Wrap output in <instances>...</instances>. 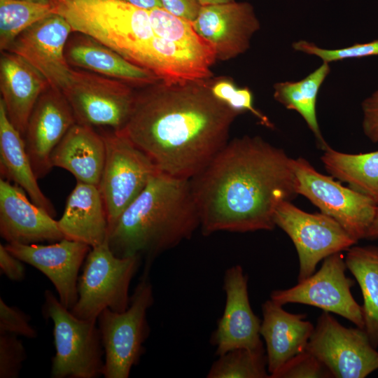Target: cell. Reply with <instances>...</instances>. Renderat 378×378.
Here are the masks:
<instances>
[{
	"instance_id": "obj_22",
	"label": "cell",
	"mask_w": 378,
	"mask_h": 378,
	"mask_svg": "<svg viewBox=\"0 0 378 378\" xmlns=\"http://www.w3.org/2000/svg\"><path fill=\"white\" fill-rule=\"evenodd\" d=\"M49 86L42 74L21 57L1 52L0 99L8 119L22 136L37 100Z\"/></svg>"
},
{
	"instance_id": "obj_21",
	"label": "cell",
	"mask_w": 378,
	"mask_h": 378,
	"mask_svg": "<svg viewBox=\"0 0 378 378\" xmlns=\"http://www.w3.org/2000/svg\"><path fill=\"white\" fill-rule=\"evenodd\" d=\"M65 47L71 67L118 80L133 88H144L161 79L152 71L137 66L118 52L87 35L74 32Z\"/></svg>"
},
{
	"instance_id": "obj_7",
	"label": "cell",
	"mask_w": 378,
	"mask_h": 378,
	"mask_svg": "<svg viewBox=\"0 0 378 378\" xmlns=\"http://www.w3.org/2000/svg\"><path fill=\"white\" fill-rule=\"evenodd\" d=\"M141 260L138 255H115L107 240L91 248L78 277V299L71 312L82 319L97 320L106 309L126 310L130 302V282Z\"/></svg>"
},
{
	"instance_id": "obj_18",
	"label": "cell",
	"mask_w": 378,
	"mask_h": 378,
	"mask_svg": "<svg viewBox=\"0 0 378 378\" xmlns=\"http://www.w3.org/2000/svg\"><path fill=\"white\" fill-rule=\"evenodd\" d=\"M5 246L49 279L65 307L70 310L74 307L78 299V272L91 249L90 246L64 238L48 245L7 243Z\"/></svg>"
},
{
	"instance_id": "obj_42",
	"label": "cell",
	"mask_w": 378,
	"mask_h": 378,
	"mask_svg": "<svg viewBox=\"0 0 378 378\" xmlns=\"http://www.w3.org/2000/svg\"><path fill=\"white\" fill-rule=\"evenodd\" d=\"M201 6L231 2L235 0H197Z\"/></svg>"
},
{
	"instance_id": "obj_39",
	"label": "cell",
	"mask_w": 378,
	"mask_h": 378,
	"mask_svg": "<svg viewBox=\"0 0 378 378\" xmlns=\"http://www.w3.org/2000/svg\"><path fill=\"white\" fill-rule=\"evenodd\" d=\"M22 260L0 244V268L1 272L12 281H21L24 277V267Z\"/></svg>"
},
{
	"instance_id": "obj_13",
	"label": "cell",
	"mask_w": 378,
	"mask_h": 378,
	"mask_svg": "<svg viewBox=\"0 0 378 378\" xmlns=\"http://www.w3.org/2000/svg\"><path fill=\"white\" fill-rule=\"evenodd\" d=\"M347 270L341 252L323 259L320 269L288 289L272 291L270 299L284 305L300 303L320 308L349 320L363 329L361 306L354 298L351 288L354 280L346 276Z\"/></svg>"
},
{
	"instance_id": "obj_24",
	"label": "cell",
	"mask_w": 378,
	"mask_h": 378,
	"mask_svg": "<svg viewBox=\"0 0 378 378\" xmlns=\"http://www.w3.org/2000/svg\"><path fill=\"white\" fill-rule=\"evenodd\" d=\"M106 158V146L93 127L75 123L51 155L52 167L71 173L76 181L97 186Z\"/></svg>"
},
{
	"instance_id": "obj_5",
	"label": "cell",
	"mask_w": 378,
	"mask_h": 378,
	"mask_svg": "<svg viewBox=\"0 0 378 378\" xmlns=\"http://www.w3.org/2000/svg\"><path fill=\"white\" fill-rule=\"evenodd\" d=\"M43 314L53 323L55 354L52 378H96L102 375L104 351L97 320L82 319L50 290L45 292Z\"/></svg>"
},
{
	"instance_id": "obj_26",
	"label": "cell",
	"mask_w": 378,
	"mask_h": 378,
	"mask_svg": "<svg viewBox=\"0 0 378 378\" xmlns=\"http://www.w3.org/2000/svg\"><path fill=\"white\" fill-rule=\"evenodd\" d=\"M347 270L358 282L363 296L361 306L366 332L378 347V246H352L344 258Z\"/></svg>"
},
{
	"instance_id": "obj_9",
	"label": "cell",
	"mask_w": 378,
	"mask_h": 378,
	"mask_svg": "<svg viewBox=\"0 0 378 378\" xmlns=\"http://www.w3.org/2000/svg\"><path fill=\"white\" fill-rule=\"evenodd\" d=\"M62 91L76 123L114 130H122L127 122L136 93L124 82L76 68Z\"/></svg>"
},
{
	"instance_id": "obj_8",
	"label": "cell",
	"mask_w": 378,
	"mask_h": 378,
	"mask_svg": "<svg viewBox=\"0 0 378 378\" xmlns=\"http://www.w3.org/2000/svg\"><path fill=\"white\" fill-rule=\"evenodd\" d=\"M106 158L98 185L106 209L108 232L123 211L159 171L150 158L122 130H102Z\"/></svg>"
},
{
	"instance_id": "obj_17",
	"label": "cell",
	"mask_w": 378,
	"mask_h": 378,
	"mask_svg": "<svg viewBox=\"0 0 378 378\" xmlns=\"http://www.w3.org/2000/svg\"><path fill=\"white\" fill-rule=\"evenodd\" d=\"M75 123L74 113L62 91L49 86L37 100L23 135L38 179L52 169L51 155Z\"/></svg>"
},
{
	"instance_id": "obj_14",
	"label": "cell",
	"mask_w": 378,
	"mask_h": 378,
	"mask_svg": "<svg viewBox=\"0 0 378 378\" xmlns=\"http://www.w3.org/2000/svg\"><path fill=\"white\" fill-rule=\"evenodd\" d=\"M71 33L69 22L53 13L21 33L6 51L21 57L42 74L51 88L62 90L72 71L64 53Z\"/></svg>"
},
{
	"instance_id": "obj_27",
	"label": "cell",
	"mask_w": 378,
	"mask_h": 378,
	"mask_svg": "<svg viewBox=\"0 0 378 378\" xmlns=\"http://www.w3.org/2000/svg\"><path fill=\"white\" fill-rule=\"evenodd\" d=\"M330 72V63L323 62L320 66L302 80L279 82L274 85V99L287 109L297 111L303 118L323 150L329 146L319 127L316 105L319 90Z\"/></svg>"
},
{
	"instance_id": "obj_29",
	"label": "cell",
	"mask_w": 378,
	"mask_h": 378,
	"mask_svg": "<svg viewBox=\"0 0 378 378\" xmlns=\"http://www.w3.org/2000/svg\"><path fill=\"white\" fill-rule=\"evenodd\" d=\"M55 13L52 2L0 0V50L6 51L27 29Z\"/></svg>"
},
{
	"instance_id": "obj_19",
	"label": "cell",
	"mask_w": 378,
	"mask_h": 378,
	"mask_svg": "<svg viewBox=\"0 0 378 378\" xmlns=\"http://www.w3.org/2000/svg\"><path fill=\"white\" fill-rule=\"evenodd\" d=\"M16 184L0 178V234L7 243L56 242L64 239L57 220L29 200Z\"/></svg>"
},
{
	"instance_id": "obj_23",
	"label": "cell",
	"mask_w": 378,
	"mask_h": 378,
	"mask_svg": "<svg viewBox=\"0 0 378 378\" xmlns=\"http://www.w3.org/2000/svg\"><path fill=\"white\" fill-rule=\"evenodd\" d=\"M57 223L66 239L91 248L104 243L108 238V223L99 187L77 181Z\"/></svg>"
},
{
	"instance_id": "obj_30",
	"label": "cell",
	"mask_w": 378,
	"mask_h": 378,
	"mask_svg": "<svg viewBox=\"0 0 378 378\" xmlns=\"http://www.w3.org/2000/svg\"><path fill=\"white\" fill-rule=\"evenodd\" d=\"M148 13L157 36L217 61L213 47L196 32L192 22L174 15L163 8H154Z\"/></svg>"
},
{
	"instance_id": "obj_41",
	"label": "cell",
	"mask_w": 378,
	"mask_h": 378,
	"mask_svg": "<svg viewBox=\"0 0 378 378\" xmlns=\"http://www.w3.org/2000/svg\"><path fill=\"white\" fill-rule=\"evenodd\" d=\"M365 239L368 240L378 239V205L373 222L368 230Z\"/></svg>"
},
{
	"instance_id": "obj_35",
	"label": "cell",
	"mask_w": 378,
	"mask_h": 378,
	"mask_svg": "<svg viewBox=\"0 0 378 378\" xmlns=\"http://www.w3.org/2000/svg\"><path fill=\"white\" fill-rule=\"evenodd\" d=\"M26 351L18 335L0 333V378H17L24 360Z\"/></svg>"
},
{
	"instance_id": "obj_36",
	"label": "cell",
	"mask_w": 378,
	"mask_h": 378,
	"mask_svg": "<svg viewBox=\"0 0 378 378\" xmlns=\"http://www.w3.org/2000/svg\"><path fill=\"white\" fill-rule=\"evenodd\" d=\"M30 317L20 309L7 304L0 298V333H9L32 339L37 337L30 325Z\"/></svg>"
},
{
	"instance_id": "obj_32",
	"label": "cell",
	"mask_w": 378,
	"mask_h": 378,
	"mask_svg": "<svg viewBox=\"0 0 378 378\" xmlns=\"http://www.w3.org/2000/svg\"><path fill=\"white\" fill-rule=\"evenodd\" d=\"M211 90L217 99L239 113L251 112L262 125L274 127L269 118L254 107L253 94L248 88H238L232 79L219 77L213 78Z\"/></svg>"
},
{
	"instance_id": "obj_37",
	"label": "cell",
	"mask_w": 378,
	"mask_h": 378,
	"mask_svg": "<svg viewBox=\"0 0 378 378\" xmlns=\"http://www.w3.org/2000/svg\"><path fill=\"white\" fill-rule=\"evenodd\" d=\"M362 129L372 142L378 143V87L361 104Z\"/></svg>"
},
{
	"instance_id": "obj_25",
	"label": "cell",
	"mask_w": 378,
	"mask_h": 378,
	"mask_svg": "<svg viewBox=\"0 0 378 378\" xmlns=\"http://www.w3.org/2000/svg\"><path fill=\"white\" fill-rule=\"evenodd\" d=\"M0 172L1 178L22 188L30 200L53 217L54 206L43 194L26 150L23 136L7 116L0 99Z\"/></svg>"
},
{
	"instance_id": "obj_31",
	"label": "cell",
	"mask_w": 378,
	"mask_h": 378,
	"mask_svg": "<svg viewBox=\"0 0 378 378\" xmlns=\"http://www.w3.org/2000/svg\"><path fill=\"white\" fill-rule=\"evenodd\" d=\"M208 378H270L264 347L237 349L219 356Z\"/></svg>"
},
{
	"instance_id": "obj_20",
	"label": "cell",
	"mask_w": 378,
	"mask_h": 378,
	"mask_svg": "<svg viewBox=\"0 0 378 378\" xmlns=\"http://www.w3.org/2000/svg\"><path fill=\"white\" fill-rule=\"evenodd\" d=\"M270 299L262 304L260 333L265 340L267 370L274 374L288 360L304 351L314 326L306 314H293Z\"/></svg>"
},
{
	"instance_id": "obj_16",
	"label": "cell",
	"mask_w": 378,
	"mask_h": 378,
	"mask_svg": "<svg viewBox=\"0 0 378 378\" xmlns=\"http://www.w3.org/2000/svg\"><path fill=\"white\" fill-rule=\"evenodd\" d=\"M225 304L223 314L211 338L216 354L230 351L263 346L261 320L253 312L248 293V276L239 265L226 270L223 279Z\"/></svg>"
},
{
	"instance_id": "obj_33",
	"label": "cell",
	"mask_w": 378,
	"mask_h": 378,
	"mask_svg": "<svg viewBox=\"0 0 378 378\" xmlns=\"http://www.w3.org/2000/svg\"><path fill=\"white\" fill-rule=\"evenodd\" d=\"M293 48L298 52L314 55L323 62L330 63L346 59H359L378 55V39L367 43H356L352 46L335 49H326L313 42L300 40L292 44Z\"/></svg>"
},
{
	"instance_id": "obj_6",
	"label": "cell",
	"mask_w": 378,
	"mask_h": 378,
	"mask_svg": "<svg viewBox=\"0 0 378 378\" xmlns=\"http://www.w3.org/2000/svg\"><path fill=\"white\" fill-rule=\"evenodd\" d=\"M154 303L149 274L142 273L128 308L122 312L106 309L97 318L104 351L102 375L127 378L144 353L149 335L147 312Z\"/></svg>"
},
{
	"instance_id": "obj_38",
	"label": "cell",
	"mask_w": 378,
	"mask_h": 378,
	"mask_svg": "<svg viewBox=\"0 0 378 378\" xmlns=\"http://www.w3.org/2000/svg\"><path fill=\"white\" fill-rule=\"evenodd\" d=\"M162 7L170 13L193 22L201 8L197 0H160Z\"/></svg>"
},
{
	"instance_id": "obj_43",
	"label": "cell",
	"mask_w": 378,
	"mask_h": 378,
	"mask_svg": "<svg viewBox=\"0 0 378 378\" xmlns=\"http://www.w3.org/2000/svg\"><path fill=\"white\" fill-rule=\"evenodd\" d=\"M27 1H41V2H52L55 0H27Z\"/></svg>"
},
{
	"instance_id": "obj_11",
	"label": "cell",
	"mask_w": 378,
	"mask_h": 378,
	"mask_svg": "<svg viewBox=\"0 0 378 378\" xmlns=\"http://www.w3.org/2000/svg\"><path fill=\"white\" fill-rule=\"evenodd\" d=\"M296 190L335 219L357 242L365 239L377 204L367 196L317 172L304 158L293 159Z\"/></svg>"
},
{
	"instance_id": "obj_4",
	"label": "cell",
	"mask_w": 378,
	"mask_h": 378,
	"mask_svg": "<svg viewBox=\"0 0 378 378\" xmlns=\"http://www.w3.org/2000/svg\"><path fill=\"white\" fill-rule=\"evenodd\" d=\"M52 3L55 13L69 22L73 32L92 37L132 63L153 71V42L156 34L148 10L124 0H55Z\"/></svg>"
},
{
	"instance_id": "obj_34",
	"label": "cell",
	"mask_w": 378,
	"mask_h": 378,
	"mask_svg": "<svg viewBox=\"0 0 378 378\" xmlns=\"http://www.w3.org/2000/svg\"><path fill=\"white\" fill-rule=\"evenodd\" d=\"M270 378H332L328 368L307 349L288 360Z\"/></svg>"
},
{
	"instance_id": "obj_28",
	"label": "cell",
	"mask_w": 378,
	"mask_h": 378,
	"mask_svg": "<svg viewBox=\"0 0 378 378\" xmlns=\"http://www.w3.org/2000/svg\"><path fill=\"white\" fill-rule=\"evenodd\" d=\"M323 150L321 160L326 170L378 205V150L350 154L330 146Z\"/></svg>"
},
{
	"instance_id": "obj_40",
	"label": "cell",
	"mask_w": 378,
	"mask_h": 378,
	"mask_svg": "<svg viewBox=\"0 0 378 378\" xmlns=\"http://www.w3.org/2000/svg\"><path fill=\"white\" fill-rule=\"evenodd\" d=\"M139 8L150 10L154 8H163L160 0H124Z\"/></svg>"
},
{
	"instance_id": "obj_12",
	"label": "cell",
	"mask_w": 378,
	"mask_h": 378,
	"mask_svg": "<svg viewBox=\"0 0 378 378\" xmlns=\"http://www.w3.org/2000/svg\"><path fill=\"white\" fill-rule=\"evenodd\" d=\"M307 350L332 378H365L378 370V351L364 329L346 328L326 311L317 319Z\"/></svg>"
},
{
	"instance_id": "obj_1",
	"label": "cell",
	"mask_w": 378,
	"mask_h": 378,
	"mask_svg": "<svg viewBox=\"0 0 378 378\" xmlns=\"http://www.w3.org/2000/svg\"><path fill=\"white\" fill-rule=\"evenodd\" d=\"M212 80H159L136 91L121 130L159 171L190 179L228 142L240 113L213 94Z\"/></svg>"
},
{
	"instance_id": "obj_10",
	"label": "cell",
	"mask_w": 378,
	"mask_h": 378,
	"mask_svg": "<svg viewBox=\"0 0 378 378\" xmlns=\"http://www.w3.org/2000/svg\"><path fill=\"white\" fill-rule=\"evenodd\" d=\"M274 222L288 234L296 248L299 258L298 281L314 274L321 260L357 244L330 216L321 212H306L289 200L278 204Z\"/></svg>"
},
{
	"instance_id": "obj_2",
	"label": "cell",
	"mask_w": 378,
	"mask_h": 378,
	"mask_svg": "<svg viewBox=\"0 0 378 378\" xmlns=\"http://www.w3.org/2000/svg\"><path fill=\"white\" fill-rule=\"evenodd\" d=\"M190 182L205 235L272 230L278 204L298 195L293 159L256 136L228 141Z\"/></svg>"
},
{
	"instance_id": "obj_15",
	"label": "cell",
	"mask_w": 378,
	"mask_h": 378,
	"mask_svg": "<svg viewBox=\"0 0 378 378\" xmlns=\"http://www.w3.org/2000/svg\"><path fill=\"white\" fill-rule=\"evenodd\" d=\"M196 32L211 45L217 60L244 53L260 24L253 6L246 1L202 6L192 22Z\"/></svg>"
},
{
	"instance_id": "obj_3",
	"label": "cell",
	"mask_w": 378,
	"mask_h": 378,
	"mask_svg": "<svg viewBox=\"0 0 378 378\" xmlns=\"http://www.w3.org/2000/svg\"><path fill=\"white\" fill-rule=\"evenodd\" d=\"M199 227L190 179L158 171L118 217L107 241L118 257L144 259L143 273L149 274L160 254L190 239Z\"/></svg>"
}]
</instances>
